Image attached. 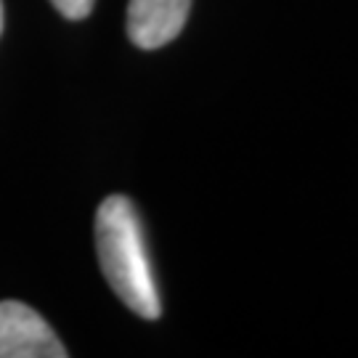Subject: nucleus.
Here are the masks:
<instances>
[{"instance_id":"f257e3e1","label":"nucleus","mask_w":358,"mask_h":358,"mask_svg":"<svg viewBox=\"0 0 358 358\" xmlns=\"http://www.w3.org/2000/svg\"><path fill=\"white\" fill-rule=\"evenodd\" d=\"M96 250L101 273L125 306L141 319H159L162 300L146 255L141 217L128 196H106L96 213Z\"/></svg>"},{"instance_id":"f03ea898","label":"nucleus","mask_w":358,"mask_h":358,"mask_svg":"<svg viewBox=\"0 0 358 358\" xmlns=\"http://www.w3.org/2000/svg\"><path fill=\"white\" fill-rule=\"evenodd\" d=\"M53 329L24 303H0V358H66Z\"/></svg>"},{"instance_id":"7ed1b4c3","label":"nucleus","mask_w":358,"mask_h":358,"mask_svg":"<svg viewBox=\"0 0 358 358\" xmlns=\"http://www.w3.org/2000/svg\"><path fill=\"white\" fill-rule=\"evenodd\" d=\"M192 0H130L128 38L141 51H157L180 35Z\"/></svg>"},{"instance_id":"20e7f679","label":"nucleus","mask_w":358,"mask_h":358,"mask_svg":"<svg viewBox=\"0 0 358 358\" xmlns=\"http://www.w3.org/2000/svg\"><path fill=\"white\" fill-rule=\"evenodd\" d=\"M51 3H53V8L62 13L64 19L80 22V19L90 16V11H93V3H96V0H51Z\"/></svg>"},{"instance_id":"39448f33","label":"nucleus","mask_w":358,"mask_h":358,"mask_svg":"<svg viewBox=\"0 0 358 358\" xmlns=\"http://www.w3.org/2000/svg\"><path fill=\"white\" fill-rule=\"evenodd\" d=\"M0 32H3V3H0Z\"/></svg>"}]
</instances>
